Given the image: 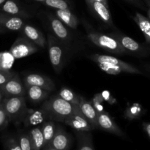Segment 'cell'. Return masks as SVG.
<instances>
[{
    "mask_svg": "<svg viewBox=\"0 0 150 150\" xmlns=\"http://www.w3.org/2000/svg\"><path fill=\"white\" fill-rule=\"evenodd\" d=\"M73 105L58 95H55L45 100L41 106V110L45 116L52 121L64 122V120L73 112Z\"/></svg>",
    "mask_w": 150,
    "mask_h": 150,
    "instance_id": "obj_1",
    "label": "cell"
},
{
    "mask_svg": "<svg viewBox=\"0 0 150 150\" xmlns=\"http://www.w3.org/2000/svg\"><path fill=\"white\" fill-rule=\"evenodd\" d=\"M2 105L10 122L16 123L23 122L28 110L24 97L6 98L3 100Z\"/></svg>",
    "mask_w": 150,
    "mask_h": 150,
    "instance_id": "obj_2",
    "label": "cell"
},
{
    "mask_svg": "<svg viewBox=\"0 0 150 150\" xmlns=\"http://www.w3.org/2000/svg\"><path fill=\"white\" fill-rule=\"evenodd\" d=\"M87 38L98 47L103 48L108 52L117 54H126V51L121 45V44L109 35L100 33L92 30L87 31Z\"/></svg>",
    "mask_w": 150,
    "mask_h": 150,
    "instance_id": "obj_3",
    "label": "cell"
},
{
    "mask_svg": "<svg viewBox=\"0 0 150 150\" xmlns=\"http://www.w3.org/2000/svg\"><path fill=\"white\" fill-rule=\"evenodd\" d=\"M38 50V46L23 35L15 40L9 51L15 59H21L35 54Z\"/></svg>",
    "mask_w": 150,
    "mask_h": 150,
    "instance_id": "obj_4",
    "label": "cell"
},
{
    "mask_svg": "<svg viewBox=\"0 0 150 150\" xmlns=\"http://www.w3.org/2000/svg\"><path fill=\"white\" fill-rule=\"evenodd\" d=\"M50 62L57 73H59L63 65L64 51L57 38L52 35H48L47 39Z\"/></svg>",
    "mask_w": 150,
    "mask_h": 150,
    "instance_id": "obj_5",
    "label": "cell"
},
{
    "mask_svg": "<svg viewBox=\"0 0 150 150\" xmlns=\"http://www.w3.org/2000/svg\"><path fill=\"white\" fill-rule=\"evenodd\" d=\"M109 35L115 38L121 44L126 53H130L138 56H144L147 53V50L143 45L137 42L130 37L118 32L110 33Z\"/></svg>",
    "mask_w": 150,
    "mask_h": 150,
    "instance_id": "obj_6",
    "label": "cell"
},
{
    "mask_svg": "<svg viewBox=\"0 0 150 150\" xmlns=\"http://www.w3.org/2000/svg\"><path fill=\"white\" fill-rule=\"evenodd\" d=\"M67 125L74 129L76 131H92L94 127L86 120L81 111L79 105H73L72 114L64 120V122Z\"/></svg>",
    "mask_w": 150,
    "mask_h": 150,
    "instance_id": "obj_7",
    "label": "cell"
},
{
    "mask_svg": "<svg viewBox=\"0 0 150 150\" xmlns=\"http://www.w3.org/2000/svg\"><path fill=\"white\" fill-rule=\"evenodd\" d=\"M0 92L5 98L23 96L26 94V89L18 75L16 74L10 80L0 86Z\"/></svg>",
    "mask_w": 150,
    "mask_h": 150,
    "instance_id": "obj_8",
    "label": "cell"
},
{
    "mask_svg": "<svg viewBox=\"0 0 150 150\" xmlns=\"http://www.w3.org/2000/svg\"><path fill=\"white\" fill-rule=\"evenodd\" d=\"M92 13L102 23L108 26H112V18L109 10V6H106L103 2L96 0H85Z\"/></svg>",
    "mask_w": 150,
    "mask_h": 150,
    "instance_id": "obj_9",
    "label": "cell"
},
{
    "mask_svg": "<svg viewBox=\"0 0 150 150\" xmlns=\"http://www.w3.org/2000/svg\"><path fill=\"white\" fill-rule=\"evenodd\" d=\"M98 64L101 70L105 72V73L108 75H118L122 73H131V74L142 75L143 74L142 72L137 67H134L132 64L129 63L125 62L123 61V62L120 64H105V63H98Z\"/></svg>",
    "mask_w": 150,
    "mask_h": 150,
    "instance_id": "obj_10",
    "label": "cell"
},
{
    "mask_svg": "<svg viewBox=\"0 0 150 150\" xmlns=\"http://www.w3.org/2000/svg\"><path fill=\"white\" fill-rule=\"evenodd\" d=\"M98 129H100L120 137L125 136L122 130L119 127L111 116L104 111L98 114Z\"/></svg>",
    "mask_w": 150,
    "mask_h": 150,
    "instance_id": "obj_11",
    "label": "cell"
},
{
    "mask_svg": "<svg viewBox=\"0 0 150 150\" xmlns=\"http://www.w3.org/2000/svg\"><path fill=\"white\" fill-rule=\"evenodd\" d=\"M23 84L24 86H36L51 92L54 90L55 85L51 79L42 75L31 73L24 76L23 78Z\"/></svg>",
    "mask_w": 150,
    "mask_h": 150,
    "instance_id": "obj_12",
    "label": "cell"
},
{
    "mask_svg": "<svg viewBox=\"0 0 150 150\" xmlns=\"http://www.w3.org/2000/svg\"><path fill=\"white\" fill-rule=\"evenodd\" d=\"M70 144L71 139L70 136L61 126H58L54 137L47 146L58 150H68L70 149Z\"/></svg>",
    "mask_w": 150,
    "mask_h": 150,
    "instance_id": "obj_13",
    "label": "cell"
},
{
    "mask_svg": "<svg viewBox=\"0 0 150 150\" xmlns=\"http://www.w3.org/2000/svg\"><path fill=\"white\" fill-rule=\"evenodd\" d=\"M79 108L94 129H98V112L92 105V102L86 100L84 98L80 96Z\"/></svg>",
    "mask_w": 150,
    "mask_h": 150,
    "instance_id": "obj_14",
    "label": "cell"
},
{
    "mask_svg": "<svg viewBox=\"0 0 150 150\" xmlns=\"http://www.w3.org/2000/svg\"><path fill=\"white\" fill-rule=\"evenodd\" d=\"M23 35L40 48H45L46 40L40 31L29 24H23L21 28Z\"/></svg>",
    "mask_w": 150,
    "mask_h": 150,
    "instance_id": "obj_15",
    "label": "cell"
},
{
    "mask_svg": "<svg viewBox=\"0 0 150 150\" xmlns=\"http://www.w3.org/2000/svg\"><path fill=\"white\" fill-rule=\"evenodd\" d=\"M48 19H49L51 28L54 35L60 40L67 42L70 40V35L67 29L64 26V23L58 18L52 15L48 16Z\"/></svg>",
    "mask_w": 150,
    "mask_h": 150,
    "instance_id": "obj_16",
    "label": "cell"
},
{
    "mask_svg": "<svg viewBox=\"0 0 150 150\" xmlns=\"http://www.w3.org/2000/svg\"><path fill=\"white\" fill-rule=\"evenodd\" d=\"M24 21L20 17L10 16L6 13H0V26L4 29L11 31H18L21 29Z\"/></svg>",
    "mask_w": 150,
    "mask_h": 150,
    "instance_id": "obj_17",
    "label": "cell"
},
{
    "mask_svg": "<svg viewBox=\"0 0 150 150\" xmlns=\"http://www.w3.org/2000/svg\"><path fill=\"white\" fill-rule=\"evenodd\" d=\"M25 89H26V93L27 95L28 99L32 103H38L45 100L50 92L36 86H25Z\"/></svg>",
    "mask_w": 150,
    "mask_h": 150,
    "instance_id": "obj_18",
    "label": "cell"
},
{
    "mask_svg": "<svg viewBox=\"0 0 150 150\" xmlns=\"http://www.w3.org/2000/svg\"><path fill=\"white\" fill-rule=\"evenodd\" d=\"M56 17L58 18L63 23H65L67 26L71 29H77L79 25V20L76 15L73 14L70 9L64 10H57L55 11Z\"/></svg>",
    "mask_w": 150,
    "mask_h": 150,
    "instance_id": "obj_19",
    "label": "cell"
},
{
    "mask_svg": "<svg viewBox=\"0 0 150 150\" xmlns=\"http://www.w3.org/2000/svg\"><path fill=\"white\" fill-rule=\"evenodd\" d=\"M76 135L78 139L77 150H95L90 131H76Z\"/></svg>",
    "mask_w": 150,
    "mask_h": 150,
    "instance_id": "obj_20",
    "label": "cell"
},
{
    "mask_svg": "<svg viewBox=\"0 0 150 150\" xmlns=\"http://www.w3.org/2000/svg\"><path fill=\"white\" fill-rule=\"evenodd\" d=\"M133 20L139 26L140 29L142 30L146 43L149 45L150 43V21L149 19L145 16L142 15V13L136 12V15L133 17Z\"/></svg>",
    "mask_w": 150,
    "mask_h": 150,
    "instance_id": "obj_21",
    "label": "cell"
},
{
    "mask_svg": "<svg viewBox=\"0 0 150 150\" xmlns=\"http://www.w3.org/2000/svg\"><path fill=\"white\" fill-rule=\"evenodd\" d=\"M2 11L6 14L10 16H16V17H29L28 13L23 10H22L18 4L13 0H6L1 8Z\"/></svg>",
    "mask_w": 150,
    "mask_h": 150,
    "instance_id": "obj_22",
    "label": "cell"
},
{
    "mask_svg": "<svg viewBox=\"0 0 150 150\" xmlns=\"http://www.w3.org/2000/svg\"><path fill=\"white\" fill-rule=\"evenodd\" d=\"M29 135L32 142V150H41L44 147V139L40 126L31 129Z\"/></svg>",
    "mask_w": 150,
    "mask_h": 150,
    "instance_id": "obj_23",
    "label": "cell"
},
{
    "mask_svg": "<svg viewBox=\"0 0 150 150\" xmlns=\"http://www.w3.org/2000/svg\"><path fill=\"white\" fill-rule=\"evenodd\" d=\"M57 126L52 120L43 122L42 123L40 129L44 139V147L47 146L51 141V139H53L56 133V130H57Z\"/></svg>",
    "mask_w": 150,
    "mask_h": 150,
    "instance_id": "obj_24",
    "label": "cell"
},
{
    "mask_svg": "<svg viewBox=\"0 0 150 150\" xmlns=\"http://www.w3.org/2000/svg\"><path fill=\"white\" fill-rule=\"evenodd\" d=\"M43 113V112H42ZM39 111H28L23 122L26 126L37 125L40 123H42L44 120L43 114Z\"/></svg>",
    "mask_w": 150,
    "mask_h": 150,
    "instance_id": "obj_25",
    "label": "cell"
},
{
    "mask_svg": "<svg viewBox=\"0 0 150 150\" xmlns=\"http://www.w3.org/2000/svg\"><path fill=\"white\" fill-rule=\"evenodd\" d=\"M59 96L67 102L74 105H79L80 102V96L76 95L71 89L66 87H62L58 94Z\"/></svg>",
    "mask_w": 150,
    "mask_h": 150,
    "instance_id": "obj_26",
    "label": "cell"
},
{
    "mask_svg": "<svg viewBox=\"0 0 150 150\" xmlns=\"http://www.w3.org/2000/svg\"><path fill=\"white\" fill-rule=\"evenodd\" d=\"M16 59L10 51H3L0 53V70L8 71L12 68Z\"/></svg>",
    "mask_w": 150,
    "mask_h": 150,
    "instance_id": "obj_27",
    "label": "cell"
},
{
    "mask_svg": "<svg viewBox=\"0 0 150 150\" xmlns=\"http://www.w3.org/2000/svg\"><path fill=\"white\" fill-rule=\"evenodd\" d=\"M17 139L21 150H32V142L29 133L19 132L17 135Z\"/></svg>",
    "mask_w": 150,
    "mask_h": 150,
    "instance_id": "obj_28",
    "label": "cell"
},
{
    "mask_svg": "<svg viewBox=\"0 0 150 150\" xmlns=\"http://www.w3.org/2000/svg\"><path fill=\"white\" fill-rule=\"evenodd\" d=\"M142 107L139 103H134L133 105L127 108L125 112V117L129 120L139 119L142 114Z\"/></svg>",
    "mask_w": 150,
    "mask_h": 150,
    "instance_id": "obj_29",
    "label": "cell"
},
{
    "mask_svg": "<svg viewBox=\"0 0 150 150\" xmlns=\"http://www.w3.org/2000/svg\"><path fill=\"white\" fill-rule=\"evenodd\" d=\"M45 5L52 7L56 10H64L70 9L69 3L66 0H45L42 1Z\"/></svg>",
    "mask_w": 150,
    "mask_h": 150,
    "instance_id": "obj_30",
    "label": "cell"
},
{
    "mask_svg": "<svg viewBox=\"0 0 150 150\" xmlns=\"http://www.w3.org/2000/svg\"><path fill=\"white\" fill-rule=\"evenodd\" d=\"M4 146L5 150H21L16 136H9L4 139Z\"/></svg>",
    "mask_w": 150,
    "mask_h": 150,
    "instance_id": "obj_31",
    "label": "cell"
},
{
    "mask_svg": "<svg viewBox=\"0 0 150 150\" xmlns=\"http://www.w3.org/2000/svg\"><path fill=\"white\" fill-rule=\"evenodd\" d=\"M103 98L101 93L97 94L95 95V96L94 97L93 100L92 101V105L94 106L95 109L96 110V111L98 113L102 112L103 111Z\"/></svg>",
    "mask_w": 150,
    "mask_h": 150,
    "instance_id": "obj_32",
    "label": "cell"
},
{
    "mask_svg": "<svg viewBox=\"0 0 150 150\" xmlns=\"http://www.w3.org/2000/svg\"><path fill=\"white\" fill-rule=\"evenodd\" d=\"M9 122H10V120L4 111L2 103H0V130L5 128Z\"/></svg>",
    "mask_w": 150,
    "mask_h": 150,
    "instance_id": "obj_33",
    "label": "cell"
},
{
    "mask_svg": "<svg viewBox=\"0 0 150 150\" xmlns=\"http://www.w3.org/2000/svg\"><path fill=\"white\" fill-rule=\"evenodd\" d=\"M16 74V73L15 72H12L10 70H8V71L0 70V86L10 80Z\"/></svg>",
    "mask_w": 150,
    "mask_h": 150,
    "instance_id": "obj_34",
    "label": "cell"
},
{
    "mask_svg": "<svg viewBox=\"0 0 150 150\" xmlns=\"http://www.w3.org/2000/svg\"><path fill=\"white\" fill-rule=\"evenodd\" d=\"M101 95H102L104 100H106L107 102L109 103L110 104H113L116 102L115 100L111 96V94H110L109 92H108V91H104V92H103L102 93H101Z\"/></svg>",
    "mask_w": 150,
    "mask_h": 150,
    "instance_id": "obj_35",
    "label": "cell"
},
{
    "mask_svg": "<svg viewBox=\"0 0 150 150\" xmlns=\"http://www.w3.org/2000/svg\"><path fill=\"white\" fill-rule=\"evenodd\" d=\"M142 127H143V130L144 131V133H146V136H148V138L150 139V124L147 122H146L142 123Z\"/></svg>",
    "mask_w": 150,
    "mask_h": 150,
    "instance_id": "obj_36",
    "label": "cell"
},
{
    "mask_svg": "<svg viewBox=\"0 0 150 150\" xmlns=\"http://www.w3.org/2000/svg\"><path fill=\"white\" fill-rule=\"evenodd\" d=\"M42 150H58L57 149H54V148L53 147H51V146H45V147L42 148Z\"/></svg>",
    "mask_w": 150,
    "mask_h": 150,
    "instance_id": "obj_37",
    "label": "cell"
},
{
    "mask_svg": "<svg viewBox=\"0 0 150 150\" xmlns=\"http://www.w3.org/2000/svg\"><path fill=\"white\" fill-rule=\"evenodd\" d=\"M96 1H100V2H103V4H105L106 6H108V1H107V0H96Z\"/></svg>",
    "mask_w": 150,
    "mask_h": 150,
    "instance_id": "obj_38",
    "label": "cell"
},
{
    "mask_svg": "<svg viewBox=\"0 0 150 150\" xmlns=\"http://www.w3.org/2000/svg\"><path fill=\"white\" fill-rule=\"evenodd\" d=\"M2 98H3V95H2V94H1V92H0V103H1V100H2Z\"/></svg>",
    "mask_w": 150,
    "mask_h": 150,
    "instance_id": "obj_39",
    "label": "cell"
},
{
    "mask_svg": "<svg viewBox=\"0 0 150 150\" xmlns=\"http://www.w3.org/2000/svg\"><path fill=\"white\" fill-rule=\"evenodd\" d=\"M5 1H6V0H0V5H1V4H4V3L5 2Z\"/></svg>",
    "mask_w": 150,
    "mask_h": 150,
    "instance_id": "obj_40",
    "label": "cell"
},
{
    "mask_svg": "<svg viewBox=\"0 0 150 150\" xmlns=\"http://www.w3.org/2000/svg\"><path fill=\"white\" fill-rule=\"evenodd\" d=\"M4 28H3L2 26H0V32H3V31H4Z\"/></svg>",
    "mask_w": 150,
    "mask_h": 150,
    "instance_id": "obj_41",
    "label": "cell"
},
{
    "mask_svg": "<svg viewBox=\"0 0 150 150\" xmlns=\"http://www.w3.org/2000/svg\"><path fill=\"white\" fill-rule=\"evenodd\" d=\"M128 1H132V2H137L138 0H128Z\"/></svg>",
    "mask_w": 150,
    "mask_h": 150,
    "instance_id": "obj_42",
    "label": "cell"
},
{
    "mask_svg": "<svg viewBox=\"0 0 150 150\" xmlns=\"http://www.w3.org/2000/svg\"><path fill=\"white\" fill-rule=\"evenodd\" d=\"M35 1H40V2H42V1H45V0H35Z\"/></svg>",
    "mask_w": 150,
    "mask_h": 150,
    "instance_id": "obj_43",
    "label": "cell"
}]
</instances>
